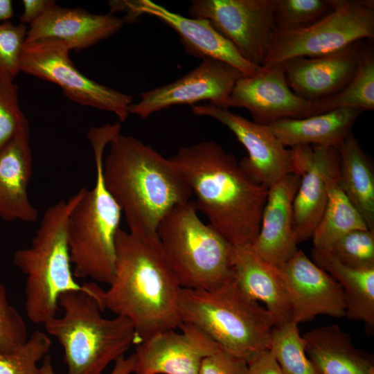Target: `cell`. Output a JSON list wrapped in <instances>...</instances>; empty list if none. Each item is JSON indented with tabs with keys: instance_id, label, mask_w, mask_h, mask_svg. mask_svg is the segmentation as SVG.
<instances>
[{
	"instance_id": "6da1fadb",
	"label": "cell",
	"mask_w": 374,
	"mask_h": 374,
	"mask_svg": "<svg viewBox=\"0 0 374 374\" xmlns=\"http://www.w3.org/2000/svg\"><path fill=\"white\" fill-rule=\"evenodd\" d=\"M187 181L197 211L233 246L256 238L268 188L214 141L181 148L169 158Z\"/></svg>"
},
{
	"instance_id": "7a4b0ae2",
	"label": "cell",
	"mask_w": 374,
	"mask_h": 374,
	"mask_svg": "<svg viewBox=\"0 0 374 374\" xmlns=\"http://www.w3.org/2000/svg\"><path fill=\"white\" fill-rule=\"evenodd\" d=\"M103 308L128 319L139 344L182 323L181 287L168 264L157 237L141 236L120 228L116 263Z\"/></svg>"
},
{
	"instance_id": "3957f363",
	"label": "cell",
	"mask_w": 374,
	"mask_h": 374,
	"mask_svg": "<svg viewBox=\"0 0 374 374\" xmlns=\"http://www.w3.org/2000/svg\"><path fill=\"white\" fill-rule=\"evenodd\" d=\"M103 159V175L129 231L157 237L163 218L190 201L192 191L179 168L148 145L118 133Z\"/></svg>"
},
{
	"instance_id": "277c9868",
	"label": "cell",
	"mask_w": 374,
	"mask_h": 374,
	"mask_svg": "<svg viewBox=\"0 0 374 374\" xmlns=\"http://www.w3.org/2000/svg\"><path fill=\"white\" fill-rule=\"evenodd\" d=\"M120 130V124L114 123L88 132L96 166L95 185L91 190L80 189V197L71 210L66 226L74 276L108 285L114 274L116 239L123 213L104 181L103 154Z\"/></svg>"
},
{
	"instance_id": "5b68a950",
	"label": "cell",
	"mask_w": 374,
	"mask_h": 374,
	"mask_svg": "<svg viewBox=\"0 0 374 374\" xmlns=\"http://www.w3.org/2000/svg\"><path fill=\"white\" fill-rule=\"evenodd\" d=\"M104 290L96 283L92 291H71L59 298L63 310L44 325L46 333L62 346L66 374H103L112 362L139 344L132 322L102 314Z\"/></svg>"
},
{
	"instance_id": "8992f818",
	"label": "cell",
	"mask_w": 374,
	"mask_h": 374,
	"mask_svg": "<svg viewBox=\"0 0 374 374\" xmlns=\"http://www.w3.org/2000/svg\"><path fill=\"white\" fill-rule=\"evenodd\" d=\"M81 190L61 200L44 212L29 247L17 250L13 263L26 276L25 308L28 318L44 324L57 314L59 298L67 292L92 291L96 283H76L66 240L68 215Z\"/></svg>"
},
{
	"instance_id": "52a82bcc",
	"label": "cell",
	"mask_w": 374,
	"mask_h": 374,
	"mask_svg": "<svg viewBox=\"0 0 374 374\" xmlns=\"http://www.w3.org/2000/svg\"><path fill=\"white\" fill-rule=\"evenodd\" d=\"M179 308L182 323L197 328L220 349L247 363L269 349L274 317L234 280L213 290L181 288Z\"/></svg>"
},
{
	"instance_id": "ba28073f",
	"label": "cell",
	"mask_w": 374,
	"mask_h": 374,
	"mask_svg": "<svg viewBox=\"0 0 374 374\" xmlns=\"http://www.w3.org/2000/svg\"><path fill=\"white\" fill-rule=\"evenodd\" d=\"M157 236L182 289L213 290L234 280L233 245L201 220L195 202L173 208L160 222Z\"/></svg>"
},
{
	"instance_id": "9c48e42d",
	"label": "cell",
	"mask_w": 374,
	"mask_h": 374,
	"mask_svg": "<svg viewBox=\"0 0 374 374\" xmlns=\"http://www.w3.org/2000/svg\"><path fill=\"white\" fill-rule=\"evenodd\" d=\"M373 38V0H335L334 9L310 26L274 34L262 67L296 57L323 55Z\"/></svg>"
},
{
	"instance_id": "30bf717a",
	"label": "cell",
	"mask_w": 374,
	"mask_h": 374,
	"mask_svg": "<svg viewBox=\"0 0 374 374\" xmlns=\"http://www.w3.org/2000/svg\"><path fill=\"white\" fill-rule=\"evenodd\" d=\"M70 51L66 43L57 39L26 42L20 56V72L54 83L73 102L112 112L125 122L132 96L82 74L71 60Z\"/></svg>"
},
{
	"instance_id": "8fae6325",
	"label": "cell",
	"mask_w": 374,
	"mask_h": 374,
	"mask_svg": "<svg viewBox=\"0 0 374 374\" xmlns=\"http://www.w3.org/2000/svg\"><path fill=\"white\" fill-rule=\"evenodd\" d=\"M273 0H193L192 18L207 19L250 64L262 67L275 34Z\"/></svg>"
},
{
	"instance_id": "7c38bea8",
	"label": "cell",
	"mask_w": 374,
	"mask_h": 374,
	"mask_svg": "<svg viewBox=\"0 0 374 374\" xmlns=\"http://www.w3.org/2000/svg\"><path fill=\"white\" fill-rule=\"evenodd\" d=\"M243 75L240 71L222 61L204 58L193 70L168 84L142 92L130 114L145 119L154 113L173 105L208 100L224 108L236 82Z\"/></svg>"
},
{
	"instance_id": "4fadbf2b",
	"label": "cell",
	"mask_w": 374,
	"mask_h": 374,
	"mask_svg": "<svg viewBox=\"0 0 374 374\" xmlns=\"http://www.w3.org/2000/svg\"><path fill=\"white\" fill-rule=\"evenodd\" d=\"M109 5L111 14L117 11L127 12L123 19L124 22L132 21L142 15L159 19L178 34L186 53L195 57L222 61L246 76L254 75L262 69L245 60L233 44L219 33L207 19L185 17L150 0L111 1Z\"/></svg>"
},
{
	"instance_id": "5bb4252c",
	"label": "cell",
	"mask_w": 374,
	"mask_h": 374,
	"mask_svg": "<svg viewBox=\"0 0 374 374\" xmlns=\"http://www.w3.org/2000/svg\"><path fill=\"white\" fill-rule=\"evenodd\" d=\"M193 112L208 116L228 127L247 149L241 166L258 183L269 188L290 173H296L292 152L265 125L210 104L193 105Z\"/></svg>"
},
{
	"instance_id": "9a60e30c",
	"label": "cell",
	"mask_w": 374,
	"mask_h": 374,
	"mask_svg": "<svg viewBox=\"0 0 374 374\" xmlns=\"http://www.w3.org/2000/svg\"><path fill=\"white\" fill-rule=\"evenodd\" d=\"M278 269L291 307V321L299 324L317 315L346 316L341 285L298 249Z\"/></svg>"
},
{
	"instance_id": "2e32d148",
	"label": "cell",
	"mask_w": 374,
	"mask_h": 374,
	"mask_svg": "<svg viewBox=\"0 0 374 374\" xmlns=\"http://www.w3.org/2000/svg\"><path fill=\"white\" fill-rule=\"evenodd\" d=\"M136 345L135 374H197L203 359L220 350L197 328L182 323Z\"/></svg>"
},
{
	"instance_id": "e0dca14e",
	"label": "cell",
	"mask_w": 374,
	"mask_h": 374,
	"mask_svg": "<svg viewBox=\"0 0 374 374\" xmlns=\"http://www.w3.org/2000/svg\"><path fill=\"white\" fill-rule=\"evenodd\" d=\"M244 108L254 123L267 125L284 118L309 116L311 101L290 88L280 64L263 68L254 75H243L235 83L224 109Z\"/></svg>"
},
{
	"instance_id": "ac0fdd59",
	"label": "cell",
	"mask_w": 374,
	"mask_h": 374,
	"mask_svg": "<svg viewBox=\"0 0 374 374\" xmlns=\"http://www.w3.org/2000/svg\"><path fill=\"white\" fill-rule=\"evenodd\" d=\"M296 173L301 175L293 202L294 230L297 242L312 238L328 199L325 175L339 164L337 148L298 145L290 148Z\"/></svg>"
},
{
	"instance_id": "d6986e66",
	"label": "cell",
	"mask_w": 374,
	"mask_h": 374,
	"mask_svg": "<svg viewBox=\"0 0 374 374\" xmlns=\"http://www.w3.org/2000/svg\"><path fill=\"white\" fill-rule=\"evenodd\" d=\"M365 40L317 57H300L281 64L293 92L308 101L329 97L344 88L354 76Z\"/></svg>"
},
{
	"instance_id": "ffe728a7",
	"label": "cell",
	"mask_w": 374,
	"mask_h": 374,
	"mask_svg": "<svg viewBox=\"0 0 374 374\" xmlns=\"http://www.w3.org/2000/svg\"><path fill=\"white\" fill-rule=\"evenodd\" d=\"M300 181V175L290 173L268 188L259 232L251 244L259 256L277 268L298 250L293 202Z\"/></svg>"
},
{
	"instance_id": "44dd1931",
	"label": "cell",
	"mask_w": 374,
	"mask_h": 374,
	"mask_svg": "<svg viewBox=\"0 0 374 374\" xmlns=\"http://www.w3.org/2000/svg\"><path fill=\"white\" fill-rule=\"evenodd\" d=\"M124 21L112 14H94L56 3L30 25L26 42L53 39L71 50L87 48L119 31Z\"/></svg>"
},
{
	"instance_id": "7402d4cb",
	"label": "cell",
	"mask_w": 374,
	"mask_h": 374,
	"mask_svg": "<svg viewBox=\"0 0 374 374\" xmlns=\"http://www.w3.org/2000/svg\"><path fill=\"white\" fill-rule=\"evenodd\" d=\"M32 172L28 124L0 151V218L3 220L31 223L38 219V211L28 193Z\"/></svg>"
},
{
	"instance_id": "603a6c76",
	"label": "cell",
	"mask_w": 374,
	"mask_h": 374,
	"mask_svg": "<svg viewBox=\"0 0 374 374\" xmlns=\"http://www.w3.org/2000/svg\"><path fill=\"white\" fill-rule=\"evenodd\" d=\"M233 265L237 285L252 299L266 305L276 325L291 321V307L277 267L259 256L251 244L233 246Z\"/></svg>"
},
{
	"instance_id": "cb8c5ba5",
	"label": "cell",
	"mask_w": 374,
	"mask_h": 374,
	"mask_svg": "<svg viewBox=\"0 0 374 374\" xmlns=\"http://www.w3.org/2000/svg\"><path fill=\"white\" fill-rule=\"evenodd\" d=\"M362 111L341 108L301 118H284L267 125L285 147L320 145L339 148Z\"/></svg>"
},
{
	"instance_id": "d4e9b609",
	"label": "cell",
	"mask_w": 374,
	"mask_h": 374,
	"mask_svg": "<svg viewBox=\"0 0 374 374\" xmlns=\"http://www.w3.org/2000/svg\"><path fill=\"white\" fill-rule=\"evenodd\" d=\"M305 353L318 374H364L373 356L357 348L350 335L335 324L302 336Z\"/></svg>"
},
{
	"instance_id": "484cf974",
	"label": "cell",
	"mask_w": 374,
	"mask_h": 374,
	"mask_svg": "<svg viewBox=\"0 0 374 374\" xmlns=\"http://www.w3.org/2000/svg\"><path fill=\"white\" fill-rule=\"evenodd\" d=\"M311 255L312 261L341 285L348 319L363 322L371 335L374 330V268L347 267L327 250L313 248Z\"/></svg>"
},
{
	"instance_id": "4316f807",
	"label": "cell",
	"mask_w": 374,
	"mask_h": 374,
	"mask_svg": "<svg viewBox=\"0 0 374 374\" xmlns=\"http://www.w3.org/2000/svg\"><path fill=\"white\" fill-rule=\"evenodd\" d=\"M338 150V183L368 229L374 231V174L371 163L352 132Z\"/></svg>"
},
{
	"instance_id": "83f0119b",
	"label": "cell",
	"mask_w": 374,
	"mask_h": 374,
	"mask_svg": "<svg viewBox=\"0 0 374 374\" xmlns=\"http://www.w3.org/2000/svg\"><path fill=\"white\" fill-rule=\"evenodd\" d=\"M338 171L339 166L327 172L324 177L327 203L312 237L314 248L317 249L328 250L346 233L357 229H368L359 213L341 188L338 183Z\"/></svg>"
},
{
	"instance_id": "f1b7e54d",
	"label": "cell",
	"mask_w": 374,
	"mask_h": 374,
	"mask_svg": "<svg viewBox=\"0 0 374 374\" xmlns=\"http://www.w3.org/2000/svg\"><path fill=\"white\" fill-rule=\"evenodd\" d=\"M371 42L365 43L350 81L337 93L311 102L309 116L341 108H355L362 112L374 109V50Z\"/></svg>"
},
{
	"instance_id": "f546056e",
	"label": "cell",
	"mask_w": 374,
	"mask_h": 374,
	"mask_svg": "<svg viewBox=\"0 0 374 374\" xmlns=\"http://www.w3.org/2000/svg\"><path fill=\"white\" fill-rule=\"evenodd\" d=\"M298 325L292 321L275 325L271 333L269 350L285 374H318L306 355Z\"/></svg>"
},
{
	"instance_id": "4dcf8cb0",
	"label": "cell",
	"mask_w": 374,
	"mask_h": 374,
	"mask_svg": "<svg viewBox=\"0 0 374 374\" xmlns=\"http://www.w3.org/2000/svg\"><path fill=\"white\" fill-rule=\"evenodd\" d=\"M335 8V0H273L272 18L275 34L306 28Z\"/></svg>"
},
{
	"instance_id": "1f68e13d",
	"label": "cell",
	"mask_w": 374,
	"mask_h": 374,
	"mask_svg": "<svg viewBox=\"0 0 374 374\" xmlns=\"http://www.w3.org/2000/svg\"><path fill=\"white\" fill-rule=\"evenodd\" d=\"M51 340L47 333L36 330L10 353H0V374H41L37 363L48 353Z\"/></svg>"
},
{
	"instance_id": "d6a6232c",
	"label": "cell",
	"mask_w": 374,
	"mask_h": 374,
	"mask_svg": "<svg viewBox=\"0 0 374 374\" xmlns=\"http://www.w3.org/2000/svg\"><path fill=\"white\" fill-rule=\"evenodd\" d=\"M328 251L341 264L357 269L374 268V231L357 229L338 240Z\"/></svg>"
},
{
	"instance_id": "836d02e7",
	"label": "cell",
	"mask_w": 374,
	"mask_h": 374,
	"mask_svg": "<svg viewBox=\"0 0 374 374\" xmlns=\"http://www.w3.org/2000/svg\"><path fill=\"white\" fill-rule=\"evenodd\" d=\"M28 124L19 106L18 87L12 80L0 78V151Z\"/></svg>"
},
{
	"instance_id": "e575fe53",
	"label": "cell",
	"mask_w": 374,
	"mask_h": 374,
	"mask_svg": "<svg viewBox=\"0 0 374 374\" xmlns=\"http://www.w3.org/2000/svg\"><path fill=\"white\" fill-rule=\"evenodd\" d=\"M27 28L25 24L0 23V78L12 80L20 72L19 62L26 42Z\"/></svg>"
},
{
	"instance_id": "d590c367",
	"label": "cell",
	"mask_w": 374,
	"mask_h": 374,
	"mask_svg": "<svg viewBox=\"0 0 374 374\" xmlns=\"http://www.w3.org/2000/svg\"><path fill=\"white\" fill-rule=\"evenodd\" d=\"M28 339L26 323L8 302L5 286L0 283V353H10Z\"/></svg>"
},
{
	"instance_id": "8d00e7d4",
	"label": "cell",
	"mask_w": 374,
	"mask_h": 374,
	"mask_svg": "<svg viewBox=\"0 0 374 374\" xmlns=\"http://www.w3.org/2000/svg\"><path fill=\"white\" fill-rule=\"evenodd\" d=\"M247 362L222 349L205 357L197 374H246Z\"/></svg>"
},
{
	"instance_id": "74e56055",
	"label": "cell",
	"mask_w": 374,
	"mask_h": 374,
	"mask_svg": "<svg viewBox=\"0 0 374 374\" xmlns=\"http://www.w3.org/2000/svg\"><path fill=\"white\" fill-rule=\"evenodd\" d=\"M246 374H285L272 352L268 349L247 363Z\"/></svg>"
},
{
	"instance_id": "f35d334b",
	"label": "cell",
	"mask_w": 374,
	"mask_h": 374,
	"mask_svg": "<svg viewBox=\"0 0 374 374\" xmlns=\"http://www.w3.org/2000/svg\"><path fill=\"white\" fill-rule=\"evenodd\" d=\"M135 355L132 354L128 357H120L114 362V366L109 374H132L135 366ZM41 374H55L51 357L46 355L43 358L42 366L39 367Z\"/></svg>"
},
{
	"instance_id": "ab89813d",
	"label": "cell",
	"mask_w": 374,
	"mask_h": 374,
	"mask_svg": "<svg viewBox=\"0 0 374 374\" xmlns=\"http://www.w3.org/2000/svg\"><path fill=\"white\" fill-rule=\"evenodd\" d=\"M55 3L52 0H23V12L20 17L21 24H32Z\"/></svg>"
},
{
	"instance_id": "60d3db41",
	"label": "cell",
	"mask_w": 374,
	"mask_h": 374,
	"mask_svg": "<svg viewBox=\"0 0 374 374\" xmlns=\"http://www.w3.org/2000/svg\"><path fill=\"white\" fill-rule=\"evenodd\" d=\"M14 15L12 3L10 0H0V23L8 21Z\"/></svg>"
},
{
	"instance_id": "b9f144b4",
	"label": "cell",
	"mask_w": 374,
	"mask_h": 374,
	"mask_svg": "<svg viewBox=\"0 0 374 374\" xmlns=\"http://www.w3.org/2000/svg\"><path fill=\"white\" fill-rule=\"evenodd\" d=\"M364 374H374V364L370 365L364 372Z\"/></svg>"
}]
</instances>
